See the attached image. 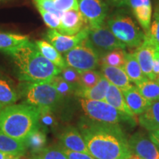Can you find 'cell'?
Segmentation results:
<instances>
[{
    "label": "cell",
    "instance_id": "6da1fadb",
    "mask_svg": "<svg viewBox=\"0 0 159 159\" xmlns=\"http://www.w3.org/2000/svg\"><path fill=\"white\" fill-rule=\"evenodd\" d=\"M79 128L90 156L95 159H125L132 155L128 140L119 125L83 119Z\"/></svg>",
    "mask_w": 159,
    "mask_h": 159
},
{
    "label": "cell",
    "instance_id": "7a4b0ae2",
    "mask_svg": "<svg viewBox=\"0 0 159 159\" xmlns=\"http://www.w3.org/2000/svg\"><path fill=\"white\" fill-rule=\"evenodd\" d=\"M3 52L11 58L21 82L50 83L62 70L45 58L35 43L30 41Z\"/></svg>",
    "mask_w": 159,
    "mask_h": 159
},
{
    "label": "cell",
    "instance_id": "3957f363",
    "mask_svg": "<svg viewBox=\"0 0 159 159\" xmlns=\"http://www.w3.org/2000/svg\"><path fill=\"white\" fill-rule=\"evenodd\" d=\"M39 109L27 103L12 105L0 112V131L10 137L25 142L39 128Z\"/></svg>",
    "mask_w": 159,
    "mask_h": 159
},
{
    "label": "cell",
    "instance_id": "277c9868",
    "mask_svg": "<svg viewBox=\"0 0 159 159\" xmlns=\"http://www.w3.org/2000/svg\"><path fill=\"white\" fill-rule=\"evenodd\" d=\"M17 90L24 102L37 108L54 111L63 100L51 83L20 82Z\"/></svg>",
    "mask_w": 159,
    "mask_h": 159
},
{
    "label": "cell",
    "instance_id": "5b68a950",
    "mask_svg": "<svg viewBox=\"0 0 159 159\" xmlns=\"http://www.w3.org/2000/svg\"><path fill=\"white\" fill-rule=\"evenodd\" d=\"M107 25L120 42L130 48H137L144 41V32L141 30L134 20L123 12L111 15Z\"/></svg>",
    "mask_w": 159,
    "mask_h": 159
},
{
    "label": "cell",
    "instance_id": "8992f818",
    "mask_svg": "<svg viewBox=\"0 0 159 159\" xmlns=\"http://www.w3.org/2000/svg\"><path fill=\"white\" fill-rule=\"evenodd\" d=\"M80 106L88 119L94 122L108 125H119L131 117L122 114L105 101L80 99Z\"/></svg>",
    "mask_w": 159,
    "mask_h": 159
},
{
    "label": "cell",
    "instance_id": "52a82bcc",
    "mask_svg": "<svg viewBox=\"0 0 159 159\" xmlns=\"http://www.w3.org/2000/svg\"><path fill=\"white\" fill-rule=\"evenodd\" d=\"M83 41L94 49L100 58L107 52L114 49L126 48V46L115 37L108 25L105 24L96 28L89 27L88 35Z\"/></svg>",
    "mask_w": 159,
    "mask_h": 159
},
{
    "label": "cell",
    "instance_id": "ba28073f",
    "mask_svg": "<svg viewBox=\"0 0 159 159\" xmlns=\"http://www.w3.org/2000/svg\"><path fill=\"white\" fill-rule=\"evenodd\" d=\"M63 58L67 66L72 67L79 72H82L97 69L100 56L94 49L83 41L65 53Z\"/></svg>",
    "mask_w": 159,
    "mask_h": 159
},
{
    "label": "cell",
    "instance_id": "9c48e42d",
    "mask_svg": "<svg viewBox=\"0 0 159 159\" xmlns=\"http://www.w3.org/2000/svg\"><path fill=\"white\" fill-rule=\"evenodd\" d=\"M79 11L89 27L96 28L104 25L108 12L105 0H77Z\"/></svg>",
    "mask_w": 159,
    "mask_h": 159
},
{
    "label": "cell",
    "instance_id": "30bf717a",
    "mask_svg": "<svg viewBox=\"0 0 159 159\" xmlns=\"http://www.w3.org/2000/svg\"><path fill=\"white\" fill-rule=\"evenodd\" d=\"M88 30L89 26H87L77 34L65 35L56 30L49 29L45 33V39L61 54H65L86 39Z\"/></svg>",
    "mask_w": 159,
    "mask_h": 159
},
{
    "label": "cell",
    "instance_id": "8fae6325",
    "mask_svg": "<svg viewBox=\"0 0 159 159\" xmlns=\"http://www.w3.org/2000/svg\"><path fill=\"white\" fill-rule=\"evenodd\" d=\"M131 153L142 159H159L158 147L142 133H136L128 139Z\"/></svg>",
    "mask_w": 159,
    "mask_h": 159
},
{
    "label": "cell",
    "instance_id": "7c38bea8",
    "mask_svg": "<svg viewBox=\"0 0 159 159\" xmlns=\"http://www.w3.org/2000/svg\"><path fill=\"white\" fill-rule=\"evenodd\" d=\"M156 49V47L151 41L150 38L145 35L143 43L139 47H137L134 52L143 74L147 78L150 80H156L157 78L152 69L153 57Z\"/></svg>",
    "mask_w": 159,
    "mask_h": 159
},
{
    "label": "cell",
    "instance_id": "4fadbf2b",
    "mask_svg": "<svg viewBox=\"0 0 159 159\" xmlns=\"http://www.w3.org/2000/svg\"><path fill=\"white\" fill-rule=\"evenodd\" d=\"M87 26L88 24L79 10H70L63 13L57 31L65 35H75Z\"/></svg>",
    "mask_w": 159,
    "mask_h": 159
},
{
    "label": "cell",
    "instance_id": "5bb4252c",
    "mask_svg": "<svg viewBox=\"0 0 159 159\" xmlns=\"http://www.w3.org/2000/svg\"><path fill=\"white\" fill-rule=\"evenodd\" d=\"M61 146L69 150L90 155L84 139L79 130L74 127H67L59 136Z\"/></svg>",
    "mask_w": 159,
    "mask_h": 159
},
{
    "label": "cell",
    "instance_id": "9a60e30c",
    "mask_svg": "<svg viewBox=\"0 0 159 159\" xmlns=\"http://www.w3.org/2000/svg\"><path fill=\"white\" fill-rule=\"evenodd\" d=\"M129 6L135 18L142 27L145 34L150 30L152 17V7L150 0H129Z\"/></svg>",
    "mask_w": 159,
    "mask_h": 159
},
{
    "label": "cell",
    "instance_id": "2e32d148",
    "mask_svg": "<svg viewBox=\"0 0 159 159\" xmlns=\"http://www.w3.org/2000/svg\"><path fill=\"white\" fill-rule=\"evenodd\" d=\"M101 73L111 84L114 85L122 91L128 90L133 86L123 68L102 64Z\"/></svg>",
    "mask_w": 159,
    "mask_h": 159
},
{
    "label": "cell",
    "instance_id": "e0dca14e",
    "mask_svg": "<svg viewBox=\"0 0 159 159\" xmlns=\"http://www.w3.org/2000/svg\"><path fill=\"white\" fill-rule=\"evenodd\" d=\"M122 92L126 104L134 116L143 114L152 103L145 99L140 94L137 87L134 85L128 90L122 91Z\"/></svg>",
    "mask_w": 159,
    "mask_h": 159
},
{
    "label": "cell",
    "instance_id": "ac0fdd59",
    "mask_svg": "<svg viewBox=\"0 0 159 159\" xmlns=\"http://www.w3.org/2000/svg\"><path fill=\"white\" fill-rule=\"evenodd\" d=\"M110 84L108 80L102 76L98 83L94 87L90 89H82L77 87L75 94L82 99L105 102V96Z\"/></svg>",
    "mask_w": 159,
    "mask_h": 159
},
{
    "label": "cell",
    "instance_id": "d6986e66",
    "mask_svg": "<svg viewBox=\"0 0 159 159\" xmlns=\"http://www.w3.org/2000/svg\"><path fill=\"white\" fill-rule=\"evenodd\" d=\"M19 99V93L13 81L0 74V105L5 108L14 105Z\"/></svg>",
    "mask_w": 159,
    "mask_h": 159
},
{
    "label": "cell",
    "instance_id": "ffe728a7",
    "mask_svg": "<svg viewBox=\"0 0 159 159\" xmlns=\"http://www.w3.org/2000/svg\"><path fill=\"white\" fill-rule=\"evenodd\" d=\"M105 102L122 113V114L129 117L134 116L133 113L128 108L125 102L123 92L114 85L110 84L105 96Z\"/></svg>",
    "mask_w": 159,
    "mask_h": 159
},
{
    "label": "cell",
    "instance_id": "44dd1931",
    "mask_svg": "<svg viewBox=\"0 0 159 159\" xmlns=\"http://www.w3.org/2000/svg\"><path fill=\"white\" fill-rule=\"evenodd\" d=\"M35 43L43 56L53 64L61 69H63L67 66L65 60L61 53L48 41L45 40H39V41H35Z\"/></svg>",
    "mask_w": 159,
    "mask_h": 159
},
{
    "label": "cell",
    "instance_id": "7402d4cb",
    "mask_svg": "<svg viewBox=\"0 0 159 159\" xmlns=\"http://www.w3.org/2000/svg\"><path fill=\"white\" fill-rule=\"evenodd\" d=\"M139 124L150 131L159 128V100L152 102L149 108L139 118Z\"/></svg>",
    "mask_w": 159,
    "mask_h": 159
},
{
    "label": "cell",
    "instance_id": "603a6c76",
    "mask_svg": "<svg viewBox=\"0 0 159 159\" xmlns=\"http://www.w3.org/2000/svg\"><path fill=\"white\" fill-rule=\"evenodd\" d=\"M25 143L10 137L0 131V152L19 156L26 153Z\"/></svg>",
    "mask_w": 159,
    "mask_h": 159
},
{
    "label": "cell",
    "instance_id": "cb8c5ba5",
    "mask_svg": "<svg viewBox=\"0 0 159 159\" xmlns=\"http://www.w3.org/2000/svg\"><path fill=\"white\" fill-rule=\"evenodd\" d=\"M123 69L128 75L130 82L136 83V85L144 81V80L148 79L143 74L135 53H128L127 54Z\"/></svg>",
    "mask_w": 159,
    "mask_h": 159
},
{
    "label": "cell",
    "instance_id": "d4e9b609",
    "mask_svg": "<svg viewBox=\"0 0 159 159\" xmlns=\"http://www.w3.org/2000/svg\"><path fill=\"white\" fill-rule=\"evenodd\" d=\"M26 148L28 149L32 155L40 154L45 148L47 144V136L44 131L39 128L33 131L25 141Z\"/></svg>",
    "mask_w": 159,
    "mask_h": 159
},
{
    "label": "cell",
    "instance_id": "484cf974",
    "mask_svg": "<svg viewBox=\"0 0 159 159\" xmlns=\"http://www.w3.org/2000/svg\"><path fill=\"white\" fill-rule=\"evenodd\" d=\"M29 41L27 35L18 33L0 32V50L11 49Z\"/></svg>",
    "mask_w": 159,
    "mask_h": 159
},
{
    "label": "cell",
    "instance_id": "4316f807",
    "mask_svg": "<svg viewBox=\"0 0 159 159\" xmlns=\"http://www.w3.org/2000/svg\"><path fill=\"white\" fill-rule=\"evenodd\" d=\"M136 85L140 94L150 102L159 100V83L156 80L148 78Z\"/></svg>",
    "mask_w": 159,
    "mask_h": 159
},
{
    "label": "cell",
    "instance_id": "83f0119b",
    "mask_svg": "<svg viewBox=\"0 0 159 159\" xmlns=\"http://www.w3.org/2000/svg\"><path fill=\"white\" fill-rule=\"evenodd\" d=\"M127 54L128 53H126L124 49H114V50L107 52L106 54L102 56L101 61H102V64L104 65L123 68L125 60H126Z\"/></svg>",
    "mask_w": 159,
    "mask_h": 159
},
{
    "label": "cell",
    "instance_id": "f1b7e54d",
    "mask_svg": "<svg viewBox=\"0 0 159 159\" xmlns=\"http://www.w3.org/2000/svg\"><path fill=\"white\" fill-rule=\"evenodd\" d=\"M39 109V128L46 133L47 131L52 130L57 125L55 117L53 114V111L49 108Z\"/></svg>",
    "mask_w": 159,
    "mask_h": 159
},
{
    "label": "cell",
    "instance_id": "f546056e",
    "mask_svg": "<svg viewBox=\"0 0 159 159\" xmlns=\"http://www.w3.org/2000/svg\"><path fill=\"white\" fill-rule=\"evenodd\" d=\"M102 77V73L97 71L88 70L80 72V85L78 87L82 89H90L96 85Z\"/></svg>",
    "mask_w": 159,
    "mask_h": 159
},
{
    "label": "cell",
    "instance_id": "4dcf8cb0",
    "mask_svg": "<svg viewBox=\"0 0 159 159\" xmlns=\"http://www.w3.org/2000/svg\"><path fill=\"white\" fill-rule=\"evenodd\" d=\"M50 83L54 85L57 93L63 99L75 94L76 90V87L75 85L66 81L60 75L55 76Z\"/></svg>",
    "mask_w": 159,
    "mask_h": 159
},
{
    "label": "cell",
    "instance_id": "1f68e13d",
    "mask_svg": "<svg viewBox=\"0 0 159 159\" xmlns=\"http://www.w3.org/2000/svg\"><path fill=\"white\" fill-rule=\"evenodd\" d=\"M152 17L150 30L145 35L150 38L156 48L159 49V3L156 6Z\"/></svg>",
    "mask_w": 159,
    "mask_h": 159
},
{
    "label": "cell",
    "instance_id": "d6a6232c",
    "mask_svg": "<svg viewBox=\"0 0 159 159\" xmlns=\"http://www.w3.org/2000/svg\"><path fill=\"white\" fill-rule=\"evenodd\" d=\"M39 156L41 159H68L61 145H54L45 148Z\"/></svg>",
    "mask_w": 159,
    "mask_h": 159
},
{
    "label": "cell",
    "instance_id": "836d02e7",
    "mask_svg": "<svg viewBox=\"0 0 159 159\" xmlns=\"http://www.w3.org/2000/svg\"><path fill=\"white\" fill-rule=\"evenodd\" d=\"M61 76L66 81L75 85L76 88L80 85V72L76 69L70 66H66L61 70Z\"/></svg>",
    "mask_w": 159,
    "mask_h": 159
},
{
    "label": "cell",
    "instance_id": "e575fe53",
    "mask_svg": "<svg viewBox=\"0 0 159 159\" xmlns=\"http://www.w3.org/2000/svg\"><path fill=\"white\" fill-rule=\"evenodd\" d=\"M37 9L39 11L40 14L42 16V19L46 24V25L48 26L50 29L58 30L60 25H61V18L57 16V15L43 11V10L41 8Z\"/></svg>",
    "mask_w": 159,
    "mask_h": 159
},
{
    "label": "cell",
    "instance_id": "d590c367",
    "mask_svg": "<svg viewBox=\"0 0 159 159\" xmlns=\"http://www.w3.org/2000/svg\"><path fill=\"white\" fill-rule=\"evenodd\" d=\"M37 8H41L43 11L49 12L53 14L57 15V16L61 18L63 13L59 11L55 6L54 0H33Z\"/></svg>",
    "mask_w": 159,
    "mask_h": 159
},
{
    "label": "cell",
    "instance_id": "8d00e7d4",
    "mask_svg": "<svg viewBox=\"0 0 159 159\" xmlns=\"http://www.w3.org/2000/svg\"><path fill=\"white\" fill-rule=\"evenodd\" d=\"M55 7L64 13L70 10H79L77 0H54Z\"/></svg>",
    "mask_w": 159,
    "mask_h": 159
},
{
    "label": "cell",
    "instance_id": "74e56055",
    "mask_svg": "<svg viewBox=\"0 0 159 159\" xmlns=\"http://www.w3.org/2000/svg\"><path fill=\"white\" fill-rule=\"evenodd\" d=\"M63 148V147H62ZM63 150L64 151L65 154L66 155L68 159H95L93 158L90 155L83 153V152H75V151L69 150L67 149L63 148Z\"/></svg>",
    "mask_w": 159,
    "mask_h": 159
},
{
    "label": "cell",
    "instance_id": "f35d334b",
    "mask_svg": "<svg viewBox=\"0 0 159 159\" xmlns=\"http://www.w3.org/2000/svg\"><path fill=\"white\" fill-rule=\"evenodd\" d=\"M154 74L156 77L159 75V49H156L155 51L154 57H153V66H152Z\"/></svg>",
    "mask_w": 159,
    "mask_h": 159
},
{
    "label": "cell",
    "instance_id": "ab89813d",
    "mask_svg": "<svg viewBox=\"0 0 159 159\" xmlns=\"http://www.w3.org/2000/svg\"><path fill=\"white\" fill-rule=\"evenodd\" d=\"M149 138L152 142L159 148V128L149 132Z\"/></svg>",
    "mask_w": 159,
    "mask_h": 159
},
{
    "label": "cell",
    "instance_id": "60d3db41",
    "mask_svg": "<svg viewBox=\"0 0 159 159\" xmlns=\"http://www.w3.org/2000/svg\"><path fill=\"white\" fill-rule=\"evenodd\" d=\"M111 5L117 7L129 6V0H108Z\"/></svg>",
    "mask_w": 159,
    "mask_h": 159
},
{
    "label": "cell",
    "instance_id": "b9f144b4",
    "mask_svg": "<svg viewBox=\"0 0 159 159\" xmlns=\"http://www.w3.org/2000/svg\"><path fill=\"white\" fill-rule=\"evenodd\" d=\"M16 157V156H13V155L0 152V159H15Z\"/></svg>",
    "mask_w": 159,
    "mask_h": 159
},
{
    "label": "cell",
    "instance_id": "7bdbcfd3",
    "mask_svg": "<svg viewBox=\"0 0 159 159\" xmlns=\"http://www.w3.org/2000/svg\"><path fill=\"white\" fill-rule=\"evenodd\" d=\"M125 159H142V158H140L139 156H136V155L132 154V155H130V156L129 157H128V158H126Z\"/></svg>",
    "mask_w": 159,
    "mask_h": 159
},
{
    "label": "cell",
    "instance_id": "ee69618b",
    "mask_svg": "<svg viewBox=\"0 0 159 159\" xmlns=\"http://www.w3.org/2000/svg\"><path fill=\"white\" fill-rule=\"evenodd\" d=\"M15 159H30V158H28V157L25 156V155H21V156L16 157Z\"/></svg>",
    "mask_w": 159,
    "mask_h": 159
},
{
    "label": "cell",
    "instance_id": "f6af8a7d",
    "mask_svg": "<svg viewBox=\"0 0 159 159\" xmlns=\"http://www.w3.org/2000/svg\"><path fill=\"white\" fill-rule=\"evenodd\" d=\"M31 159H41V157H40L39 154H37V155H33Z\"/></svg>",
    "mask_w": 159,
    "mask_h": 159
},
{
    "label": "cell",
    "instance_id": "bcb514c9",
    "mask_svg": "<svg viewBox=\"0 0 159 159\" xmlns=\"http://www.w3.org/2000/svg\"><path fill=\"white\" fill-rule=\"evenodd\" d=\"M4 108H3V107L2 106V105H0V112H1V111H2V109H3Z\"/></svg>",
    "mask_w": 159,
    "mask_h": 159
},
{
    "label": "cell",
    "instance_id": "7dc6e473",
    "mask_svg": "<svg viewBox=\"0 0 159 159\" xmlns=\"http://www.w3.org/2000/svg\"><path fill=\"white\" fill-rule=\"evenodd\" d=\"M156 80L158 81V82L159 83V75H158V76H157V78H156Z\"/></svg>",
    "mask_w": 159,
    "mask_h": 159
},
{
    "label": "cell",
    "instance_id": "c3c4849f",
    "mask_svg": "<svg viewBox=\"0 0 159 159\" xmlns=\"http://www.w3.org/2000/svg\"><path fill=\"white\" fill-rule=\"evenodd\" d=\"M0 1H2V0H0Z\"/></svg>",
    "mask_w": 159,
    "mask_h": 159
}]
</instances>
